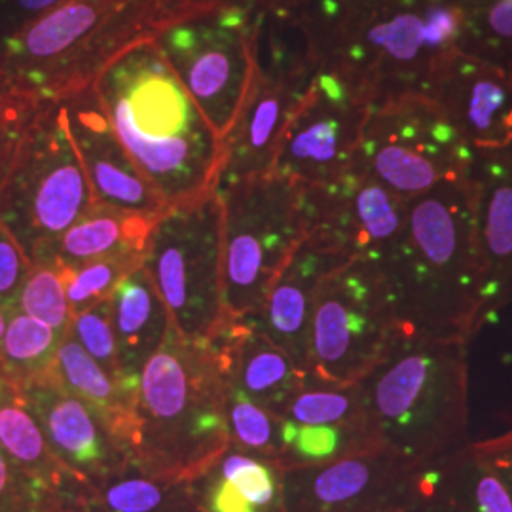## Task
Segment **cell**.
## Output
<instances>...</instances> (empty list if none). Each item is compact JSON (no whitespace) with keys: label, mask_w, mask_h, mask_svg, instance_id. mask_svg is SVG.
I'll return each mask as SVG.
<instances>
[{"label":"cell","mask_w":512,"mask_h":512,"mask_svg":"<svg viewBox=\"0 0 512 512\" xmlns=\"http://www.w3.org/2000/svg\"><path fill=\"white\" fill-rule=\"evenodd\" d=\"M93 88L129 158L167 209L217 190L222 141L154 40L116 59Z\"/></svg>","instance_id":"1"},{"label":"cell","mask_w":512,"mask_h":512,"mask_svg":"<svg viewBox=\"0 0 512 512\" xmlns=\"http://www.w3.org/2000/svg\"><path fill=\"white\" fill-rule=\"evenodd\" d=\"M376 264L403 330L476 336L484 279L469 177L408 200L403 232Z\"/></svg>","instance_id":"2"},{"label":"cell","mask_w":512,"mask_h":512,"mask_svg":"<svg viewBox=\"0 0 512 512\" xmlns=\"http://www.w3.org/2000/svg\"><path fill=\"white\" fill-rule=\"evenodd\" d=\"M217 0H63L0 42V82L42 101L93 88L135 46Z\"/></svg>","instance_id":"3"},{"label":"cell","mask_w":512,"mask_h":512,"mask_svg":"<svg viewBox=\"0 0 512 512\" xmlns=\"http://www.w3.org/2000/svg\"><path fill=\"white\" fill-rule=\"evenodd\" d=\"M226 372L211 340L171 327L139 376L131 461L147 475L192 484L230 450Z\"/></svg>","instance_id":"4"},{"label":"cell","mask_w":512,"mask_h":512,"mask_svg":"<svg viewBox=\"0 0 512 512\" xmlns=\"http://www.w3.org/2000/svg\"><path fill=\"white\" fill-rule=\"evenodd\" d=\"M467 344L403 330L357 382L387 448L423 465L469 444Z\"/></svg>","instance_id":"5"},{"label":"cell","mask_w":512,"mask_h":512,"mask_svg":"<svg viewBox=\"0 0 512 512\" xmlns=\"http://www.w3.org/2000/svg\"><path fill=\"white\" fill-rule=\"evenodd\" d=\"M222 203L224 325L255 319L308 239L302 186L275 173L217 186Z\"/></svg>","instance_id":"6"},{"label":"cell","mask_w":512,"mask_h":512,"mask_svg":"<svg viewBox=\"0 0 512 512\" xmlns=\"http://www.w3.org/2000/svg\"><path fill=\"white\" fill-rule=\"evenodd\" d=\"M95 205L63 101H42L0 192V226L29 264L48 262L57 239Z\"/></svg>","instance_id":"7"},{"label":"cell","mask_w":512,"mask_h":512,"mask_svg":"<svg viewBox=\"0 0 512 512\" xmlns=\"http://www.w3.org/2000/svg\"><path fill=\"white\" fill-rule=\"evenodd\" d=\"M262 18L255 6L217 0L154 40L222 143L255 74Z\"/></svg>","instance_id":"8"},{"label":"cell","mask_w":512,"mask_h":512,"mask_svg":"<svg viewBox=\"0 0 512 512\" xmlns=\"http://www.w3.org/2000/svg\"><path fill=\"white\" fill-rule=\"evenodd\" d=\"M186 340H211L224 327L222 203L219 192L169 207L156 220L143 264Z\"/></svg>","instance_id":"9"},{"label":"cell","mask_w":512,"mask_h":512,"mask_svg":"<svg viewBox=\"0 0 512 512\" xmlns=\"http://www.w3.org/2000/svg\"><path fill=\"white\" fill-rule=\"evenodd\" d=\"M403 332L382 272L351 258L323 277L311 311L308 378L353 385L372 370Z\"/></svg>","instance_id":"10"},{"label":"cell","mask_w":512,"mask_h":512,"mask_svg":"<svg viewBox=\"0 0 512 512\" xmlns=\"http://www.w3.org/2000/svg\"><path fill=\"white\" fill-rule=\"evenodd\" d=\"M308 238L344 258L378 262L403 232L408 200L351 165L338 181L302 186Z\"/></svg>","instance_id":"11"},{"label":"cell","mask_w":512,"mask_h":512,"mask_svg":"<svg viewBox=\"0 0 512 512\" xmlns=\"http://www.w3.org/2000/svg\"><path fill=\"white\" fill-rule=\"evenodd\" d=\"M418 463L382 446L283 471L285 512H403Z\"/></svg>","instance_id":"12"},{"label":"cell","mask_w":512,"mask_h":512,"mask_svg":"<svg viewBox=\"0 0 512 512\" xmlns=\"http://www.w3.org/2000/svg\"><path fill=\"white\" fill-rule=\"evenodd\" d=\"M363 131V116L351 107L348 88L336 76L323 74L300 97L272 173L306 188L334 183L355 162Z\"/></svg>","instance_id":"13"},{"label":"cell","mask_w":512,"mask_h":512,"mask_svg":"<svg viewBox=\"0 0 512 512\" xmlns=\"http://www.w3.org/2000/svg\"><path fill=\"white\" fill-rule=\"evenodd\" d=\"M61 101L95 203L148 219H160L167 205L129 158L107 112L101 107L95 88L74 93Z\"/></svg>","instance_id":"14"},{"label":"cell","mask_w":512,"mask_h":512,"mask_svg":"<svg viewBox=\"0 0 512 512\" xmlns=\"http://www.w3.org/2000/svg\"><path fill=\"white\" fill-rule=\"evenodd\" d=\"M355 164L403 200L469 177V154L450 131L403 126L365 129Z\"/></svg>","instance_id":"15"},{"label":"cell","mask_w":512,"mask_h":512,"mask_svg":"<svg viewBox=\"0 0 512 512\" xmlns=\"http://www.w3.org/2000/svg\"><path fill=\"white\" fill-rule=\"evenodd\" d=\"M57 461L88 488L131 463L92 408L52 378L21 389Z\"/></svg>","instance_id":"16"},{"label":"cell","mask_w":512,"mask_h":512,"mask_svg":"<svg viewBox=\"0 0 512 512\" xmlns=\"http://www.w3.org/2000/svg\"><path fill=\"white\" fill-rule=\"evenodd\" d=\"M275 57L268 65L256 54V69L234 128L222 143L219 184L272 173L281 137L300 97ZM217 184V186H219Z\"/></svg>","instance_id":"17"},{"label":"cell","mask_w":512,"mask_h":512,"mask_svg":"<svg viewBox=\"0 0 512 512\" xmlns=\"http://www.w3.org/2000/svg\"><path fill=\"white\" fill-rule=\"evenodd\" d=\"M482 260L480 330L512 304V145L495 148L469 175Z\"/></svg>","instance_id":"18"},{"label":"cell","mask_w":512,"mask_h":512,"mask_svg":"<svg viewBox=\"0 0 512 512\" xmlns=\"http://www.w3.org/2000/svg\"><path fill=\"white\" fill-rule=\"evenodd\" d=\"M348 258L306 239L277 277L253 321L306 376L310 370V325L315 294L323 277ZM351 260V258H349Z\"/></svg>","instance_id":"19"},{"label":"cell","mask_w":512,"mask_h":512,"mask_svg":"<svg viewBox=\"0 0 512 512\" xmlns=\"http://www.w3.org/2000/svg\"><path fill=\"white\" fill-rule=\"evenodd\" d=\"M403 512H512V495L475 442L418 467Z\"/></svg>","instance_id":"20"},{"label":"cell","mask_w":512,"mask_h":512,"mask_svg":"<svg viewBox=\"0 0 512 512\" xmlns=\"http://www.w3.org/2000/svg\"><path fill=\"white\" fill-rule=\"evenodd\" d=\"M211 340L219 349L228 384L279 418L306 385L308 376L253 321L226 323Z\"/></svg>","instance_id":"21"},{"label":"cell","mask_w":512,"mask_h":512,"mask_svg":"<svg viewBox=\"0 0 512 512\" xmlns=\"http://www.w3.org/2000/svg\"><path fill=\"white\" fill-rule=\"evenodd\" d=\"M118 365L126 384L139 393V376L148 359L164 344L171 317L145 268L118 283L110 296Z\"/></svg>","instance_id":"22"},{"label":"cell","mask_w":512,"mask_h":512,"mask_svg":"<svg viewBox=\"0 0 512 512\" xmlns=\"http://www.w3.org/2000/svg\"><path fill=\"white\" fill-rule=\"evenodd\" d=\"M52 376L65 391L92 408L131 458L137 433V395L114 382L71 334L57 348Z\"/></svg>","instance_id":"23"},{"label":"cell","mask_w":512,"mask_h":512,"mask_svg":"<svg viewBox=\"0 0 512 512\" xmlns=\"http://www.w3.org/2000/svg\"><path fill=\"white\" fill-rule=\"evenodd\" d=\"M156 220L95 203L88 215L57 239L48 262L76 270L109 256L145 255Z\"/></svg>","instance_id":"24"},{"label":"cell","mask_w":512,"mask_h":512,"mask_svg":"<svg viewBox=\"0 0 512 512\" xmlns=\"http://www.w3.org/2000/svg\"><path fill=\"white\" fill-rule=\"evenodd\" d=\"M0 454L23 475L50 490L88 488L71 475L54 456L44 433L25 404L23 393L0 368Z\"/></svg>","instance_id":"25"},{"label":"cell","mask_w":512,"mask_h":512,"mask_svg":"<svg viewBox=\"0 0 512 512\" xmlns=\"http://www.w3.org/2000/svg\"><path fill=\"white\" fill-rule=\"evenodd\" d=\"M86 495L93 512H202L188 484L147 475L133 461Z\"/></svg>","instance_id":"26"},{"label":"cell","mask_w":512,"mask_h":512,"mask_svg":"<svg viewBox=\"0 0 512 512\" xmlns=\"http://www.w3.org/2000/svg\"><path fill=\"white\" fill-rule=\"evenodd\" d=\"M385 446L372 421L349 425H294L283 420V452L277 467L281 471L319 465Z\"/></svg>","instance_id":"27"},{"label":"cell","mask_w":512,"mask_h":512,"mask_svg":"<svg viewBox=\"0 0 512 512\" xmlns=\"http://www.w3.org/2000/svg\"><path fill=\"white\" fill-rule=\"evenodd\" d=\"M61 340L44 323L21 310L12 311L0 340V368L19 389L44 382L54 374L55 353Z\"/></svg>","instance_id":"28"},{"label":"cell","mask_w":512,"mask_h":512,"mask_svg":"<svg viewBox=\"0 0 512 512\" xmlns=\"http://www.w3.org/2000/svg\"><path fill=\"white\" fill-rule=\"evenodd\" d=\"M281 418L294 425H349L370 420L359 385H327L311 378L287 404Z\"/></svg>","instance_id":"29"},{"label":"cell","mask_w":512,"mask_h":512,"mask_svg":"<svg viewBox=\"0 0 512 512\" xmlns=\"http://www.w3.org/2000/svg\"><path fill=\"white\" fill-rule=\"evenodd\" d=\"M226 418L230 439L238 442L243 454L279 463L283 452V418L253 403L230 384L226 391Z\"/></svg>","instance_id":"30"},{"label":"cell","mask_w":512,"mask_h":512,"mask_svg":"<svg viewBox=\"0 0 512 512\" xmlns=\"http://www.w3.org/2000/svg\"><path fill=\"white\" fill-rule=\"evenodd\" d=\"M18 310L67 336L73 313L65 291V270L55 260L33 264L19 294Z\"/></svg>","instance_id":"31"},{"label":"cell","mask_w":512,"mask_h":512,"mask_svg":"<svg viewBox=\"0 0 512 512\" xmlns=\"http://www.w3.org/2000/svg\"><path fill=\"white\" fill-rule=\"evenodd\" d=\"M145 255L109 256L88 262L76 270H65V291L71 313L78 315L110 300L122 279L143 268Z\"/></svg>","instance_id":"32"},{"label":"cell","mask_w":512,"mask_h":512,"mask_svg":"<svg viewBox=\"0 0 512 512\" xmlns=\"http://www.w3.org/2000/svg\"><path fill=\"white\" fill-rule=\"evenodd\" d=\"M213 473L226 478L256 511L285 512L283 505V471L270 461L253 458L243 452L226 454Z\"/></svg>","instance_id":"33"},{"label":"cell","mask_w":512,"mask_h":512,"mask_svg":"<svg viewBox=\"0 0 512 512\" xmlns=\"http://www.w3.org/2000/svg\"><path fill=\"white\" fill-rule=\"evenodd\" d=\"M74 340L90 353L93 361L101 366L114 382L128 389L129 393L139 395L133 391L118 365V349H116V336L112 327V306L110 300H105L90 310L74 315L69 332Z\"/></svg>","instance_id":"34"},{"label":"cell","mask_w":512,"mask_h":512,"mask_svg":"<svg viewBox=\"0 0 512 512\" xmlns=\"http://www.w3.org/2000/svg\"><path fill=\"white\" fill-rule=\"evenodd\" d=\"M40 103L42 99L35 95L19 92L0 82V192L8 181L23 135Z\"/></svg>","instance_id":"35"},{"label":"cell","mask_w":512,"mask_h":512,"mask_svg":"<svg viewBox=\"0 0 512 512\" xmlns=\"http://www.w3.org/2000/svg\"><path fill=\"white\" fill-rule=\"evenodd\" d=\"M61 492L23 475L0 454V512H44Z\"/></svg>","instance_id":"36"},{"label":"cell","mask_w":512,"mask_h":512,"mask_svg":"<svg viewBox=\"0 0 512 512\" xmlns=\"http://www.w3.org/2000/svg\"><path fill=\"white\" fill-rule=\"evenodd\" d=\"M31 264L21 253L18 243L0 226V310H18L19 294L29 275Z\"/></svg>","instance_id":"37"},{"label":"cell","mask_w":512,"mask_h":512,"mask_svg":"<svg viewBox=\"0 0 512 512\" xmlns=\"http://www.w3.org/2000/svg\"><path fill=\"white\" fill-rule=\"evenodd\" d=\"M61 2L63 0H0V42Z\"/></svg>","instance_id":"38"},{"label":"cell","mask_w":512,"mask_h":512,"mask_svg":"<svg viewBox=\"0 0 512 512\" xmlns=\"http://www.w3.org/2000/svg\"><path fill=\"white\" fill-rule=\"evenodd\" d=\"M478 450L492 463L497 475L503 478L512 495V429L494 439L475 442Z\"/></svg>","instance_id":"39"},{"label":"cell","mask_w":512,"mask_h":512,"mask_svg":"<svg viewBox=\"0 0 512 512\" xmlns=\"http://www.w3.org/2000/svg\"><path fill=\"white\" fill-rule=\"evenodd\" d=\"M456 31V18L448 10H433L423 21V42L429 46H440Z\"/></svg>","instance_id":"40"},{"label":"cell","mask_w":512,"mask_h":512,"mask_svg":"<svg viewBox=\"0 0 512 512\" xmlns=\"http://www.w3.org/2000/svg\"><path fill=\"white\" fill-rule=\"evenodd\" d=\"M88 488H74L55 495L54 501L44 512H93L88 501Z\"/></svg>","instance_id":"41"},{"label":"cell","mask_w":512,"mask_h":512,"mask_svg":"<svg viewBox=\"0 0 512 512\" xmlns=\"http://www.w3.org/2000/svg\"><path fill=\"white\" fill-rule=\"evenodd\" d=\"M490 25L497 35L512 37V0H499L492 8Z\"/></svg>","instance_id":"42"},{"label":"cell","mask_w":512,"mask_h":512,"mask_svg":"<svg viewBox=\"0 0 512 512\" xmlns=\"http://www.w3.org/2000/svg\"><path fill=\"white\" fill-rule=\"evenodd\" d=\"M230 2H241V4H249V6L260 8V10H266V8H272L275 4L283 2V0H230Z\"/></svg>","instance_id":"43"},{"label":"cell","mask_w":512,"mask_h":512,"mask_svg":"<svg viewBox=\"0 0 512 512\" xmlns=\"http://www.w3.org/2000/svg\"><path fill=\"white\" fill-rule=\"evenodd\" d=\"M6 321H8V315H6V311L0 310V340H2V336H4V330H6Z\"/></svg>","instance_id":"44"},{"label":"cell","mask_w":512,"mask_h":512,"mask_svg":"<svg viewBox=\"0 0 512 512\" xmlns=\"http://www.w3.org/2000/svg\"><path fill=\"white\" fill-rule=\"evenodd\" d=\"M203 512V511H202Z\"/></svg>","instance_id":"45"}]
</instances>
